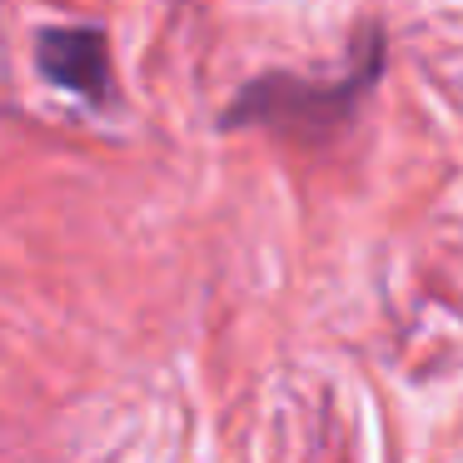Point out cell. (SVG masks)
<instances>
[{
	"label": "cell",
	"instance_id": "cell-1",
	"mask_svg": "<svg viewBox=\"0 0 463 463\" xmlns=\"http://www.w3.org/2000/svg\"><path fill=\"white\" fill-rule=\"evenodd\" d=\"M383 65L379 35H369V51L359 55L344 80H299V75H260L240 90V100L224 110V130L240 125H264V130H284L299 140H324L329 130L354 120L359 100L373 90Z\"/></svg>",
	"mask_w": 463,
	"mask_h": 463
},
{
	"label": "cell",
	"instance_id": "cell-2",
	"mask_svg": "<svg viewBox=\"0 0 463 463\" xmlns=\"http://www.w3.org/2000/svg\"><path fill=\"white\" fill-rule=\"evenodd\" d=\"M35 65L55 90H71L90 105L110 100V41L100 25H51L35 41Z\"/></svg>",
	"mask_w": 463,
	"mask_h": 463
}]
</instances>
